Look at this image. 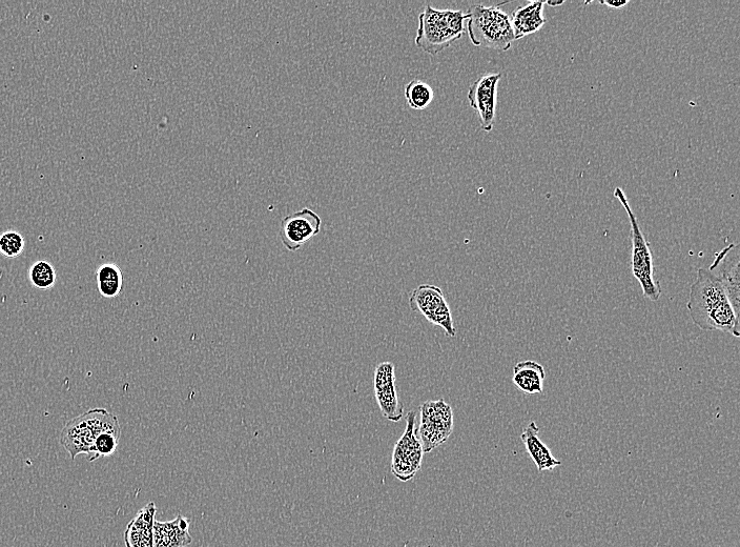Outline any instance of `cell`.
<instances>
[{
	"label": "cell",
	"instance_id": "6da1fadb",
	"mask_svg": "<svg viewBox=\"0 0 740 547\" xmlns=\"http://www.w3.org/2000/svg\"><path fill=\"white\" fill-rule=\"evenodd\" d=\"M687 308L695 326L704 331H722L739 337L735 314L722 282L709 270L697 271Z\"/></svg>",
	"mask_w": 740,
	"mask_h": 547
},
{
	"label": "cell",
	"instance_id": "7a4b0ae2",
	"mask_svg": "<svg viewBox=\"0 0 740 547\" xmlns=\"http://www.w3.org/2000/svg\"><path fill=\"white\" fill-rule=\"evenodd\" d=\"M468 14L463 11L438 10L427 5L419 15L416 46L429 55H438L466 32Z\"/></svg>",
	"mask_w": 740,
	"mask_h": 547
},
{
	"label": "cell",
	"instance_id": "3957f363",
	"mask_svg": "<svg viewBox=\"0 0 740 547\" xmlns=\"http://www.w3.org/2000/svg\"><path fill=\"white\" fill-rule=\"evenodd\" d=\"M503 5L470 7L466 32L472 45L505 52L516 42L510 16L502 10Z\"/></svg>",
	"mask_w": 740,
	"mask_h": 547
},
{
	"label": "cell",
	"instance_id": "277c9868",
	"mask_svg": "<svg viewBox=\"0 0 740 547\" xmlns=\"http://www.w3.org/2000/svg\"><path fill=\"white\" fill-rule=\"evenodd\" d=\"M119 424L116 415L106 409H93L69 421L60 435V443L72 460L91 455L95 441L105 431Z\"/></svg>",
	"mask_w": 740,
	"mask_h": 547
},
{
	"label": "cell",
	"instance_id": "5b68a950",
	"mask_svg": "<svg viewBox=\"0 0 740 547\" xmlns=\"http://www.w3.org/2000/svg\"><path fill=\"white\" fill-rule=\"evenodd\" d=\"M614 196L625 208L631 225L632 233V274L643 290L644 296L653 301H659L662 296L660 282L654 278V263L648 241L643 234L639 220L634 215L625 192L616 188Z\"/></svg>",
	"mask_w": 740,
	"mask_h": 547
},
{
	"label": "cell",
	"instance_id": "8992f818",
	"mask_svg": "<svg viewBox=\"0 0 740 547\" xmlns=\"http://www.w3.org/2000/svg\"><path fill=\"white\" fill-rule=\"evenodd\" d=\"M418 437L424 453L433 452L454 432V413L444 400L426 401L421 405Z\"/></svg>",
	"mask_w": 740,
	"mask_h": 547
},
{
	"label": "cell",
	"instance_id": "52a82bcc",
	"mask_svg": "<svg viewBox=\"0 0 740 547\" xmlns=\"http://www.w3.org/2000/svg\"><path fill=\"white\" fill-rule=\"evenodd\" d=\"M417 414L411 411L406 416V429L395 445L392 472L402 481L413 480L422 468L424 451L418 437Z\"/></svg>",
	"mask_w": 740,
	"mask_h": 547
},
{
	"label": "cell",
	"instance_id": "ba28073f",
	"mask_svg": "<svg viewBox=\"0 0 740 547\" xmlns=\"http://www.w3.org/2000/svg\"><path fill=\"white\" fill-rule=\"evenodd\" d=\"M409 306L426 320L442 328L448 337H456L457 330L443 291L436 286L421 285L409 295Z\"/></svg>",
	"mask_w": 740,
	"mask_h": 547
},
{
	"label": "cell",
	"instance_id": "9c48e42d",
	"mask_svg": "<svg viewBox=\"0 0 740 547\" xmlns=\"http://www.w3.org/2000/svg\"><path fill=\"white\" fill-rule=\"evenodd\" d=\"M501 79V73H486L481 75L468 90L469 105L479 114L481 127L485 132H490L495 125L498 87Z\"/></svg>",
	"mask_w": 740,
	"mask_h": 547
},
{
	"label": "cell",
	"instance_id": "30bf717a",
	"mask_svg": "<svg viewBox=\"0 0 740 547\" xmlns=\"http://www.w3.org/2000/svg\"><path fill=\"white\" fill-rule=\"evenodd\" d=\"M322 220L311 209L304 208L281 221L280 238L290 252H297L320 233Z\"/></svg>",
	"mask_w": 740,
	"mask_h": 547
},
{
	"label": "cell",
	"instance_id": "8fae6325",
	"mask_svg": "<svg viewBox=\"0 0 740 547\" xmlns=\"http://www.w3.org/2000/svg\"><path fill=\"white\" fill-rule=\"evenodd\" d=\"M395 370L393 362L380 363L375 371L374 389L382 415L389 421L399 422L404 405L399 400Z\"/></svg>",
	"mask_w": 740,
	"mask_h": 547
},
{
	"label": "cell",
	"instance_id": "7c38bea8",
	"mask_svg": "<svg viewBox=\"0 0 740 547\" xmlns=\"http://www.w3.org/2000/svg\"><path fill=\"white\" fill-rule=\"evenodd\" d=\"M709 270L722 282L731 306L740 318V261L738 247L732 243L717 253Z\"/></svg>",
	"mask_w": 740,
	"mask_h": 547
},
{
	"label": "cell",
	"instance_id": "4fadbf2b",
	"mask_svg": "<svg viewBox=\"0 0 740 547\" xmlns=\"http://www.w3.org/2000/svg\"><path fill=\"white\" fill-rule=\"evenodd\" d=\"M157 509L154 502L142 508L128 524L125 532L127 547H154V524Z\"/></svg>",
	"mask_w": 740,
	"mask_h": 547
},
{
	"label": "cell",
	"instance_id": "5bb4252c",
	"mask_svg": "<svg viewBox=\"0 0 740 547\" xmlns=\"http://www.w3.org/2000/svg\"><path fill=\"white\" fill-rule=\"evenodd\" d=\"M189 530L190 519L182 515L172 521H155L154 547H188L193 542Z\"/></svg>",
	"mask_w": 740,
	"mask_h": 547
},
{
	"label": "cell",
	"instance_id": "9a60e30c",
	"mask_svg": "<svg viewBox=\"0 0 740 547\" xmlns=\"http://www.w3.org/2000/svg\"><path fill=\"white\" fill-rule=\"evenodd\" d=\"M539 427L536 422H530L521 435L526 451L540 473L553 471L560 467L562 462L554 458L546 444L539 437Z\"/></svg>",
	"mask_w": 740,
	"mask_h": 547
},
{
	"label": "cell",
	"instance_id": "2e32d148",
	"mask_svg": "<svg viewBox=\"0 0 740 547\" xmlns=\"http://www.w3.org/2000/svg\"><path fill=\"white\" fill-rule=\"evenodd\" d=\"M546 2H531L515 10L510 16L516 40L539 32L546 24L544 7Z\"/></svg>",
	"mask_w": 740,
	"mask_h": 547
},
{
	"label": "cell",
	"instance_id": "e0dca14e",
	"mask_svg": "<svg viewBox=\"0 0 740 547\" xmlns=\"http://www.w3.org/2000/svg\"><path fill=\"white\" fill-rule=\"evenodd\" d=\"M546 371L537 361L527 360L519 362L513 368L512 381L515 386L527 395L543 393Z\"/></svg>",
	"mask_w": 740,
	"mask_h": 547
},
{
	"label": "cell",
	"instance_id": "ac0fdd59",
	"mask_svg": "<svg viewBox=\"0 0 740 547\" xmlns=\"http://www.w3.org/2000/svg\"><path fill=\"white\" fill-rule=\"evenodd\" d=\"M99 294L108 299L118 297L123 290V274L115 263H105L96 272Z\"/></svg>",
	"mask_w": 740,
	"mask_h": 547
},
{
	"label": "cell",
	"instance_id": "d6986e66",
	"mask_svg": "<svg viewBox=\"0 0 740 547\" xmlns=\"http://www.w3.org/2000/svg\"><path fill=\"white\" fill-rule=\"evenodd\" d=\"M405 98L408 106L417 111L425 110L433 103L435 92L428 84L420 79L411 80L405 88Z\"/></svg>",
	"mask_w": 740,
	"mask_h": 547
},
{
	"label": "cell",
	"instance_id": "ffe728a7",
	"mask_svg": "<svg viewBox=\"0 0 740 547\" xmlns=\"http://www.w3.org/2000/svg\"><path fill=\"white\" fill-rule=\"evenodd\" d=\"M120 435V424L102 433L95 441L93 451L88 457V460L94 462L100 458L113 456L118 448Z\"/></svg>",
	"mask_w": 740,
	"mask_h": 547
},
{
	"label": "cell",
	"instance_id": "44dd1931",
	"mask_svg": "<svg viewBox=\"0 0 740 547\" xmlns=\"http://www.w3.org/2000/svg\"><path fill=\"white\" fill-rule=\"evenodd\" d=\"M29 278L31 285L38 290H50L56 285L57 274L52 263L40 260L30 268Z\"/></svg>",
	"mask_w": 740,
	"mask_h": 547
},
{
	"label": "cell",
	"instance_id": "7402d4cb",
	"mask_svg": "<svg viewBox=\"0 0 740 547\" xmlns=\"http://www.w3.org/2000/svg\"><path fill=\"white\" fill-rule=\"evenodd\" d=\"M26 247L24 236L16 231H7L0 235V254L6 258H17Z\"/></svg>",
	"mask_w": 740,
	"mask_h": 547
},
{
	"label": "cell",
	"instance_id": "603a6c76",
	"mask_svg": "<svg viewBox=\"0 0 740 547\" xmlns=\"http://www.w3.org/2000/svg\"><path fill=\"white\" fill-rule=\"evenodd\" d=\"M601 5H606L611 9L614 10H621L625 8L627 5H629L628 0H625V2H600Z\"/></svg>",
	"mask_w": 740,
	"mask_h": 547
},
{
	"label": "cell",
	"instance_id": "cb8c5ba5",
	"mask_svg": "<svg viewBox=\"0 0 740 547\" xmlns=\"http://www.w3.org/2000/svg\"><path fill=\"white\" fill-rule=\"evenodd\" d=\"M563 4L564 2H546V5L550 7H559V6H562Z\"/></svg>",
	"mask_w": 740,
	"mask_h": 547
}]
</instances>
